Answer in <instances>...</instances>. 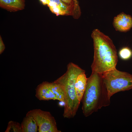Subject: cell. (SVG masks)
I'll list each match as a JSON object with an SVG mask.
<instances>
[{
  "instance_id": "1",
  "label": "cell",
  "mask_w": 132,
  "mask_h": 132,
  "mask_svg": "<svg viewBox=\"0 0 132 132\" xmlns=\"http://www.w3.org/2000/svg\"><path fill=\"white\" fill-rule=\"evenodd\" d=\"M91 37L94 49L92 72L102 74L116 68L118 61L117 50L112 40L98 29L92 31Z\"/></svg>"
},
{
  "instance_id": "2",
  "label": "cell",
  "mask_w": 132,
  "mask_h": 132,
  "mask_svg": "<svg viewBox=\"0 0 132 132\" xmlns=\"http://www.w3.org/2000/svg\"><path fill=\"white\" fill-rule=\"evenodd\" d=\"M110 98L104 83L102 74L92 72L88 78L81 100L84 115L88 117L102 107L109 106Z\"/></svg>"
},
{
  "instance_id": "3",
  "label": "cell",
  "mask_w": 132,
  "mask_h": 132,
  "mask_svg": "<svg viewBox=\"0 0 132 132\" xmlns=\"http://www.w3.org/2000/svg\"><path fill=\"white\" fill-rule=\"evenodd\" d=\"M78 74L72 70L66 71L53 82L59 85L63 90L65 95L63 116L70 119L76 115L80 104L76 95L75 84Z\"/></svg>"
},
{
  "instance_id": "4",
  "label": "cell",
  "mask_w": 132,
  "mask_h": 132,
  "mask_svg": "<svg viewBox=\"0 0 132 132\" xmlns=\"http://www.w3.org/2000/svg\"><path fill=\"white\" fill-rule=\"evenodd\" d=\"M104 85L109 97L120 91L132 89V74L116 68L102 74Z\"/></svg>"
},
{
  "instance_id": "5",
  "label": "cell",
  "mask_w": 132,
  "mask_h": 132,
  "mask_svg": "<svg viewBox=\"0 0 132 132\" xmlns=\"http://www.w3.org/2000/svg\"><path fill=\"white\" fill-rule=\"evenodd\" d=\"M26 115L31 116L35 119L39 132H61L57 129L55 118L48 111L36 109L28 111Z\"/></svg>"
},
{
  "instance_id": "6",
  "label": "cell",
  "mask_w": 132,
  "mask_h": 132,
  "mask_svg": "<svg viewBox=\"0 0 132 132\" xmlns=\"http://www.w3.org/2000/svg\"><path fill=\"white\" fill-rule=\"evenodd\" d=\"M113 25L116 31L127 32L132 28V17L123 12L120 13L114 17Z\"/></svg>"
},
{
  "instance_id": "7",
  "label": "cell",
  "mask_w": 132,
  "mask_h": 132,
  "mask_svg": "<svg viewBox=\"0 0 132 132\" xmlns=\"http://www.w3.org/2000/svg\"><path fill=\"white\" fill-rule=\"evenodd\" d=\"M35 96L40 100H57L51 88L50 82L47 81L44 82L37 86Z\"/></svg>"
},
{
  "instance_id": "8",
  "label": "cell",
  "mask_w": 132,
  "mask_h": 132,
  "mask_svg": "<svg viewBox=\"0 0 132 132\" xmlns=\"http://www.w3.org/2000/svg\"><path fill=\"white\" fill-rule=\"evenodd\" d=\"M47 5L51 12L57 16L68 14L71 7L61 0H48Z\"/></svg>"
},
{
  "instance_id": "9",
  "label": "cell",
  "mask_w": 132,
  "mask_h": 132,
  "mask_svg": "<svg viewBox=\"0 0 132 132\" xmlns=\"http://www.w3.org/2000/svg\"><path fill=\"white\" fill-rule=\"evenodd\" d=\"M25 0H0V7L10 12H16L24 8Z\"/></svg>"
},
{
  "instance_id": "10",
  "label": "cell",
  "mask_w": 132,
  "mask_h": 132,
  "mask_svg": "<svg viewBox=\"0 0 132 132\" xmlns=\"http://www.w3.org/2000/svg\"><path fill=\"white\" fill-rule=\"evenodd\" d=\"M85 72H83L78 75L76 79L75 84L76 97L80 102L86 89L88 79Z\"/></svg>"
},
{
  "instance_id": "11",
  "label": "cell",
  "mask_w": 132,
  "mask_h": 132,
  "mask_svg": "<svg viewBox=\"0 0 132 132\" xmlns=\"http://www.w3.org/2000/svg\"><path fill=\"white\" fill-rule=\"evenodd\" d=\"M22 132H36L38 131L37 122L32 116L26 115L21 124Z\"/></svg>"
},
{
  "instance_id": "12",
  "label": "cell",
  "mask_w": 132,
  "mask_h": 132,
  "mask_svg": "<svg viewBox=\"0 0 132 132\" xmlns=\"http://www.w3.org/2000/svg\"><path fill=\"white\" fill-rule=\"evenodd\" d=\"M5 132H22L21 124L14 121H10Z\"/></svg>"
},
{
  "instance_id": "13",
  "label": "cell",
  "mask_w": 132,
  "mask_h": 132,
  "mask_svg": "<svg viewBox=\"0 0 132 132\" xmlns=\"http://www.w3.org/2000/svg\"><path fill=\"white\" fill-rule=\"evenodd\" d=\"M119 54L120 57L122 59L127 60L131 57L132 55V52L128 47H124L120 50L119 52Z\"/></svg>"
},
{
  "instance_id": "14",
  "label": "cell",
  "mask_w": 132,
  "mask_h": 132,
  "mask_svg": "<svg viewBox=\"0 0 132 132\" xmlns=\"http://www.w3.org/2000/svg\"><path fill=\"white\" fill-rule=\"evenodd\" d=\"M64 3L71 7H77L78 5L76 2L75 0H61Z\"/></svg>"
},
{
  "instance_id": "15",
  "label": "cell",
  "mask_w": 132,
  "mask_h": 132,
  "mask_svg": "<svg viewBox=\"0 0 132 132\" xmlns=\"http://www.w3.org/2000/svg\"><path fill=\"white\" fill-rule=\"evenodd\" d=\"M5 47L4 44L2 40L1 37L0 36V54H1L5 49Z\"/></svg>"
},
{
  "instance_id": "16",
  "label": "cell",
  "mask_w": 132,
  "mask_h": 132,
  "mask_svg": "<svg viewBox=\"0 0 132 132\" xmlns=\"http://www.w3.org/2000/svg\"><path fill=\"white\" fill-rule=\"evenodd\" d=\"M40 0L44 5H45L47 4L48 0Z\"/></svg>"
},
{
  "instance_id": "17",
  "label": "cell",
  "mask_w": 132,
  "mask_h": 132,
  "mask_svg": "<svg viewBox=\"0 0 132 132\" xmlns=\"http://www.w3.org/2000/svg\"><path fill=\"white\" fill-rule=\"evenodd\" d=\"M76 0V1H77V0Z\"/></svg>"
}]
</instances>
